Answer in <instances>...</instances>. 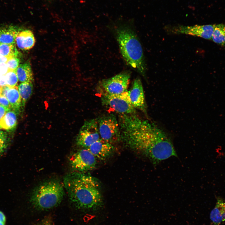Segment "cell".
Wrapping results in <instances>:
<instances>
[{
	"instance_id": "obj_1",
	"label": "cell",
	"mask_w": 225,
	"mask_h": 225,
	"mask_svg": "<svg viewBox=\"0 0 225 225\" xmlns=\"http://www.w3.org/2000/svg\"><path fill=\"white\" fill-rule=\"evenodd\" d=\"M132 115H123L120 123V136L128 145L142 152L154 165L177 157L171 141L163 130L154 123Z\"/></svg>"
},
{
	"instance_id": "obj_2",
	"label": "cell",
	"mask_w": 225,
	"mask_h": 225,
	"mask_svg": "<svg viewBox=\"0 0 225 225\" xmlns=\"http://www.w3.org/2000/svg\"><path fill=\"white\" fill-rule=\"evenodd\" d=\"M63 186L76 208L96 211L102 207L100 185L92 176L78 172H71L64 178Z\"/></svg>"
},
{
	"instance_id": "obj_3",
	"label": "cell",
	"mask_w": 225,
	"mask_h": 225,
	"mask_svg": "<svg viewBox=\"0 0 225 225\" xmlns=\"http://www.w3.org/2000/svg\"><path fill=\"white\" fill-rule=\"evenodd\" d=\"M115 35L121 53L126 62L144 77L147 67L141 44L134 32L126 26L118 28Z\"/></svg>"
},
{
	"instance_id": "obj_4",
	"label": "cell",
	"mask_w": 225,
	"mask_h": 225,
	"mask_svg": "<svg viewBox=\"0 0 225 225\" xmlns=\"http://www.w3.org/2000/svg\"><path fill=\"white\" fill-rule=\"evenodd\" d=\"M64 186L60 182L50 181L36 188L30 198L31 202L36 209L44 210L58 205L64 196Z\"/></svg>"
},
{
	"instance_id": "obj_5",
	"label": "cell",
	"mask_w": 225,
	"mask_h": 225,
	"mask_svg": "<svg viewBox=\"0 0 225 225\" xmlns=\"http://www.w3.org/2000/svg\"><path fill=\"white\" fill-rule=\"evenodd\" d=\"M101 98L103 105L109 107L118 113L122 115H131L136 112L135 108L130 101L128 91L118 95L105 92Z\"/></svg>"
},
{
	"instance_id": "obj_6",
	"label": "cell",
	"mask_w": 225,
	"mask_h": 225,
	"mask_svg": "<svg viewBox=\"0 0 225 225\" xmlns=\"http://www.w3.org/2000/svg\"><path fill=\"white\" fill-rule=\"evenodd\" d=\"M130 73L124 71L109 78L101 81L100 85L105 92L114 95L121 94L127 91Z\"/></svg>"
},
{
	"instance_id": "obj_7",
	"label": "cell",
	"mask_w": 225,
	"mask_h": 225,
	"mask_svg": "<svg viewBox=\"0 0 225 225\" xmlns=\"http://www.w3.org/2000/svg\"><path fill=\"white\" fill-rule=\"evenodd\" d=\"M97 120L101 138L111 143L120 137L119 123L114 115L103 116Z\"/></svg>"
},
{
	"instance_id": "obj_8",
	"label": "cell",
	"mask_w": 225,
	"mask_h": 225,
	"mask_svg": "<svg viewBox=\"0 0 225 225\" xmlns=\"http://www.w3.org/2000/svg\"><path fill=\"white\" fill-rule=\"evenodd\" d=\"M69 161L72 168L76 172H81L93 169L97 164L96 158L85 148L74 153Z\"/></svg>"
},
{
	"instance_id": "obj_9",
	"label": "cell",
	"mask_w": 225,
	"mask_h": 225,
	"mask_svg": "<svg viewBox=\"0 0 225 225\" xmlns=\"http://www.w3.org/2000/svg\"><path fill=\"white\" fill-rule=\"evenodd\" d=\"M101 138L97 119L85 121L76 139L77 144L87 148L92 143Z\"/></svg>"
},
{
	"instance_id": "obj_10",
	"label": "cell",
	"mask_w": 225,
	"mask_h": 225,
	"mask_svg": "<svg viewBox=\"0 0 225 225\" xmlns=\"http://www.w3.org/2000/svg\"><path fill=\"white\" fill-rule=\"evenodd\" d=\"M168 28V32L172 33L188 34L211 40L214 30V25L179 26Z\"/></svg>"
},
{
	"instance_id": "obj_11",
	"label": "cell",
	"mask_w": 225,
	"mask_h": 225,
	"mask_svg": "<svg viewBox=\"0 0 225 225\" xmlns=\"http://www.w3.org/2000/svg\"><path fill=\"white\" fill-rule=\"evenodd\" d=\"M128 92L130 100L133 107L147 114V107L143 89L139 78H137L134 80Z\"/></svg>"
},
{
	"instance_id": "obj_12",
	"label": "cell",
	"mask_w": 225,
	"mask_h": 225,
	"mask_svg": "<svg viewBox=\"0 0 225 225\" xmlns=\"http://www.w3.org/2000/svg\"><path fill=\"white\" fill-rule=\"evenodd\" d=\"M87 149L96 158L103 160L112 154L114 150V147L111 143L100 138Z\"/></svg>"
},
{
	"instance_id": "obj_13",
	"label": "cell",
	"mask_w": 225,
	"mask_h": 225,
	"mask_svg": "<svg viewBox=\"0 0 225 225\" xmlns=\"http://www.w3.org/2000/svg\"><path fill=\"white\" fill-rule=\"evenodd\" d=\"M15 42L18 48L22 50H28L34 45L35 40L32 32L29 30L18 32L17 34Z\"/></svg>"
},
{
	"instance_id": "obj_14",
	"label": "cell",
	"mask_w": 225,
	"mask_h": 225,
	"mask_svg": "<svg viewBox=\"0 0 225 225\" xmlns=\"http://www.w3.org/2000/svg\"><path fill=\"white\" fill-rule=\"evenodd\" d=\"M210 218L214 225H220L225 222V200L218 198L216 205L210 212Z\"/></svg>"
},
{
	"instance_id": "obj_15",
	"label": "cell",
	"mask_w": 225,
	"mask_h": 225,
	"mask_svg": "<svg viewBox=\"0 0 225 225\" xmlns=\"http://www.w3.org/2000/svg\"><path fill=\"white\" fill-rule=\"evenodd\" d=\"M17 114L12 109L8 111L0 120V128L6 130L14 129L17 124Z\"/></svg>"
},
{
	"instance_id": "obj_16",
	"label": "cell",
	"mask_w": 225,
	"mask_h": 225,
	"mask_svg": "<svg viewBox=\"0 0 225 225\" xmlns=\"http://www.w3.org/2000/svg\"><path fill=\"white\" fill-rule=\"evenodd\" d=\"M16 72L18 80L21 82H32L33 75L29 63L19 65L16 70Z\"/></svg>"
},
{
	"instance_id": "obj_17",
	"label": "cell",
	"mask_w": 225,
	"mask_h": 225,
	"mask_svg": "<svg viewBox=\"0 0 225 225\" xmlns=\"http://www.w3.org/2000/svg\"><path fill=\"white\" fill-rule=\"evenodd\" d=\"M6 98L10 102L12 109L18 113L22 108V99L18 87H11L7 92Z\"/></svg>"
},
{
	"instance_id": "obj_18",
	"label": "cell",
	"mask_w": 225,
	"mask_h": 225,
	"mask_svg": "<svg viewBox=\"0 0 225 225\" xmlns=\"http://www.w3.org/2000/svg\"><path fill=\"white\" fill-rule=\"evenodd\" d=\"M33 88L32 82H22L18 86V90L22 99V108H24L26 103L32 95Z\"/></svg>"
},
{
	"instance_id": "obj_19",
	"label": "cell",
	"mask_w": 225,
	"mask_h": 225,
	"mask_svg": "<svg viewBox=\"0 0 225 225\" xmlns=\"http://www.w3.org/2000/svg\"><path fill=\"white\" fill-rule=\"evenodd\" d=\"M212 39L214 42L225 47V25L222 23L214 25Z\"/></svg>"
},
{
	"instance_id": "obj_20",
	"label": "cell",
	"mask_w": 225,
	"mask_h": 225,
	"mask_svg": "<svg viewBox=\"0 0 225 225\" xmlns=\"http://www.w3.org/2000/svg\"><path fill=\"white\" fill-rule=\"evenodd\" d=\"M18 33L13 29H0V43L14 44Z\"/></svg>"
},
{
	"instance_id": "obj_21",
	"label": "cell",
	"mask_w": 225,
	"mask_h": 225,
	"mask_svg": "<svg viewBox=\"0 0 225 225\" xmlns=\"http://www.w3.org/2000/svg\"><path fill=\"white\" fill-rule=\"evenodd\" d=\"M18 54L14 45L0 43V56L8 58L13 57H18Z\"/></svg>"
},
{
	"instance_id": "obj_22",
	"label": "cell",
	"mask_w": 225,
	"mask_h": 225,
	"mask_svg": "<svg viewBox=\"0 0 225 225\" xmlns=\"http://www.w3.org/2000/svg\"><path fill=\"white\" fill-rule=\"evenodd\" d=\"M4 76L7 85L11 87L17 86L18 79L16 71L8 70Z\"/></svg>"
},
{
	"instance_id": "obj_23",
	"label": "cell",
	"mask_w": 225,
	"mask_h": 225,
	"mask_svg": "<svg viewBox=\"0 0 225 225\" xmlns=\"http://www.w3.org/2000/svg\"><path fill=\"white\" fill-rule=\"evenodd\" d=\"M19 59L17 57L8 58L6 63L8 67V70L16 71L19 65Z\"/></svg>"
},
{
	"instance_id": "obj_24",
	"label": "cell",
	"mask_w": 225,
	"mask_h": 225,
	"mask_svg": "<svg viewBox=\"0 0 225 225\" xmlns=\"http://www.w3.org/2000/svg\"><path fill=\"white\" fill-rule=\"evenodd\" d=\"M8 143L7 133L0 129V152L3 153L6 149Z\"/></svg>"
},
{
	"instance_id": "obj_25",
	"label": "cell",
	"mask_w": 225,
	"mask_h": 225,
	"mask_svg": "<svg viewBox=\"0 0 225 225\" xmlns=\"http://www.w3.org/2000/svg\"><path fill=\"white\" fill-rule=\"evenodd\" d=\"M0 105L9 109H12L11 104L8 99L2 95L0 96Z\"/></svg>"
},
{
	"instance_id": "obj_26",
	"label": "cell",
	"mask_w": 225,
	"mask_h": 225,
	"mask_svg": "<svg viewBox=\"0 0 225 225\" xmlns=\"http://www.w3.org/2000/svg\"><path fill=\"white\" fill-rule=\"evenodd\" d=\"M11 87L6 85L1 88V95L6 97V95L8 91L10 89Z\"/></svg>"
},
{
	"instance_id": "obj_27",
	"label": "cell",
	"mask_w": 225,
	"mask_h": 225,
	"mask_svg": "<svg viewBox=\"0 0 225 225\" xmlns=\"http://www.w3.org/2000/svg\"><path fill=\"white\" fill-rule=\"evenodd\" d=\"M9 110L10 109L0 105V120L3 117L6 112Z\"/></svg>"
},
{
	"instance_id": "obj_28",
	"label": "cell",
	"mask_w": 225,
	"mask_h": 225,
	"mask_svg": "<svg viewBox=\"0 0 225 225\" xmlns=\"http://www.w3.org/2000/svg\"><path fill=\"white\" fill-rule=\"evenodd\" d=\"M7 85L4 75H3L0 78V88H2V87Z\"/></svg>"
},
{
	"instance_id": "obj_29",
	"label": "cell",
	"mask_w": 225,
	"mask_h": 225,
	"mask_svg": "<svg viewBox=\"0 0 225 225\" xmlns=\"http://www.w3.org/2000/svg\"><path fill=\"white\" fill-rule=\"evenodd\" d=\"M0 221L3 222H5L6 218L3 213L0 211Z\"/></svg>"
},
{
	"instance_id": "obj_30",
	"label": "cell",
	"mask_w": 225,
	"mask_h": 225,
	"mask_svg": "<svg viewBox=\"0 0 225 225\" xmlns=\"http://www.w3.org/2000/svg\"><path fill=\"white\" fill-rule=\"evenodd\" d=\"M8 59L6 57L0 56V63H6Z\"/></svg>"
},
{
	"instance_id": "obj_31",
	"label": "cell",
	"mask_w": 225,
	"mask_h": 225,
	"mask_svg": "<svg viewBox=\"0 0 225 225\" xmlns=\"http://www.w3.org/2000/svg\"><path fill=\"white\" fill-rule=\"evenodd\" d=\"M41 225H52V223L49 221H47L44 222L41 224Z\"/></svg>"
},
{
	"instance_id": "obj_32",
	"label": "cell",
	"mask_w": 225,
	"mask_h": 225,
	"mask_svg": "<svg viewBox=\"0 0 225 225\" xmlns=\"http://www.w3.org/2000/svg\"><path fill=\"white\" fill-rule=\"evenodd\" d=\"M5 223L2 222L0 221V225H5Z\"/></svg>"
},
{
	"instance_id": "obj_33",
	"label": "cell",
	"mask_w": 225,
	"mask_h": 225,
	"mask_svg": "<svg viewBox=\"0 0 225 225\" xmlns=\"http://www.w3.org/2000/svg\"><path fill=\"white\" fill-rule=\"evenodd\" d=\"M1 95V88H0V96Z\"/></svg>"
},
{
	"instance_id": "obj_34",
	"label": "cell",
	"mask_w": 225,
	"mask_h": 225,
	"mask_svg": "<svg viewBox=\"0 0 225 225\" xmlns=\"http://www.w3.org/2000/svg\"><path fill=\"white\" fill-rule=\"evenodd\" d=\"M2 153L1 152H0V157H1V155L2 154Z\"/></svg>"
},
{
	"instance_id": "obj_35",
	"label": "cell",
	"mask_w": 225,
	"mask_h": 225,
	"mask_svg": "<svg viewBox=\"0 0 225 225\" xmlns=\"http://www.w3.org/2000/svg\"><path fill=\"white\" fill-rule=\"evenodd\" d=\"M40 225H41V224Z\"/></svg>"
}]
</instances>
